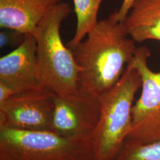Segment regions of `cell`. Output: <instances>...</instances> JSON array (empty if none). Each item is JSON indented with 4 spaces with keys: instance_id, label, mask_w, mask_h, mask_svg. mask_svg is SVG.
I'll list each match as a JSON object with an SVG mask.
<instances>
[{
    "instance_id": "obj_1",
    "label": "cell",
    "mask_w": 160,
    "mask_h": 160,
    "mask_svg": "<svg viewBox=\"0 0 160 160\" xmlns=\"http://www.w3.org/2000/svg\"><path fill=\"white\" fill-rule=\"evenodd\" d=\"M87 36L72 51L80 68L79 87L99 98L120 80L137 48L113 13Z\"/></svg>"
},
{
    "instance_id": "obj_2",
    "label": "cell",
    "mask_w": 160,
    "mask_h": 160,
    "mask_svg": "<svg viewBox=\"0 0 160 160\" xmlns=\"http://www.w3.org/2000/svg\"><path fill=\"white\" fill-rule=\"evenodd\" d=\"M71 12L69 4L61 1L41 20L32 34L42 84L59 96L69 94L79 87L80 67L60 34L61 24Z\"/></svg>"
},
{
    "instance_id": "obj_3",
    "label": "cell",
    "mask_w": 160,
    "mask_h": 160,
    "mask_svg": "<svg viewBox=\"0 0 160 160\" xmlns=\"http://www.w3.org/2000/svg\"><path fill=\"white\" fill-rule=\"evenodd\" d=\"M137 69L127 65L120 80L99 97L100 117L92 139L95 160H113L132 127V109L141 87Z\"/></svg>"
},
{
    "instance_id": "obj_4",
    "label": "cell",
    "mask_w": 160,
    "mask_h": 160,
    "mask_svg": "<svg viewBox=\"0 0 160 160\" xmlns=\"http://www.w3.org/2000/svg\"><path fill=\"white\" fill-rule=\"evenodd\" d=\"M0 160H95L92 137L72 139L0 126Z\"/></svg>"
},
{
    "instance_id": "obj_5",
    "label": "cell",
    "mask_w": 160,
    "mask_h": 160,
    "mask_svg": "<svg viewBox=\"0 0 160 160\" xmlns=\"http://www.w3.org/2000/svg\"><path fill=\"white\" fill-rule=\"evenodd\" d=\"M150 55L148 48H138L127 65L139 72L142 92L132 106L131 129L126 138L141 143L160 139V71L149 68Z\"/></svg>"
},
{
    "instance_id": "obj_6",
    "label": "cell",
    "mask_w": 160,
    "mask_h": 160,
    "mask_svg": "<svg viewBox=\"0 0 160 160\" xmlns=\"http://www.w3.org/2000/svg\"><path fill=\"white\" fill-rule=\"evenodd\" d=\"M55 95L46 87L12 95L0 104V126L52 132Z\"/></svg>"
},
{
    "instance_id": "obj_7",
    "label": "cell",
    "mask_w": 160,
    "mask_h": 160,
    "mask_svg": "<svg viewBox=\"0 0 160 160\" xmlns=\"http://www.w3.org/2000/svg\"><path fill=\"white\" fill-rule=\"evenodd\" d=\"M100 113L99 98L80 87L67 96L55 95L52 132L68 138H92Z\"/></svg>"
},
{
    "instance_id": "obj_8",
    "label": "cell",
    "mask_w": 160,
    "mask_h": 160,
    "mask_svg": "<svg viewBox=\"0 0 160 160\" xmlns=\"http://www.w3.org/2000/svg\"><path fill=\"white\" fill-rule=\"evenodd\" d=\"M0 82L10 87L15 94L45 87L40 79L33 34H25L21 45L1 58Z\"/></svg>"
},
{
    "instance_id": "obj_9",
    "label": "cell",
    "mask_w": 160,
    "mask_h": 160,
    "mask_svg": "<svg viewBox=\"0 0 160 160\" xmlns=\"http://www.w3.org/2000/svg\"><path fill=\"white\" fill-rule=\"evenodd\" d=\"M61 0H0V26L33 34L41 20Z\"/></svg>"
},
{
    "instance_id": "obj_10",
    "label": "cell",
    "mask_w": 160,
    "mask_h": 160,
    "mask_svg": "<svg viewBox=\"0 0 160 160\" xmlns=\"http://www.w3.org/2000/svg\"><path fill=\"white\" fill-rule=\"evenodd\" d=\"M124 23L129 36L135 42L160 41V0H137Z\"/></svg>"
},
{
    "instance_id": "obj_11",
    "label": "cell",
    "mask_w": 160,
    "mask_h": 160,
    "mask_svg": "<svg viewBox=\"0 0 160 160\" xmlns=\"http://www.w3.org/2000/svg\"><path fill=\"white\" fill-rule=\"evenodd\" d=\"M77 19V28L72 39L67 46L71 51L95 28L98 21L97 15L103 0H73Z\"/></svg>"
},
{
    "instance_id": "obj_12",
    "label": "cell",
    "mask_w": 160,
    "mask_h": 160,
    "mask_svg": "<svg viewBox=\"0 0 160 160\" xmlns=\"http://www.w3.org/2000/svg\"><path fill=\"white\" fill-rule=\"evenodd\" d=\"M113 160H160V139L141 143L126 138Z\"/></svg>"
},
{
    "instance_id": "obj_13",
    "label": "cell",
    "mask_w": 160,
    "mask_h": 160,
    "mask_svg": "<svg viewBox=\"0 0 160 160\" xmlns=\"http://www.w3.org/2000/svg\"><path fill=\"white\" fill-rule=\"evenodd\" d=\"M0 32V47L17 48L24 40L25 34L14 29H2Z\"/></svg>"
},
{
    "instance_id": "obj_14",
    "label": "cell",
    "mask_w": 160,
    "mask_h": 160,
    "mask_svg": "<svg viewBox=\"0 0 160 160\" xmlns=\"http://www.w3.org/2000/svg\"><path fill=\"white\" fill-rule=\"evenodd\" d=\"M137 0H123L120 9L113 13L114 17L118 22H124L128 13L130 12L134 2Z\"/></svg>"
},
{
    "instance_id": "obj_15",
    "label": "cell",
    "mask_w": 160,
    "mask_h": 160,
    "mask_svg": "<svg viewBox=\"0 0 160 160\" xmlns=\"http://www.w3.org/2000/svg\"><path fill=\"white\" fill-rule=\"evenodd\" d=\"M14 94H15L14 92L10 87L0 82V104L6 102L9 97Z\"/></svg>"
}]
</instances>
